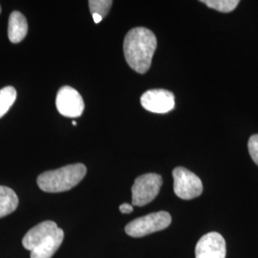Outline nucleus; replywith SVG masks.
I'll return each instance as SVG.
<instances>
[{
    "instance_id": "9",
    "label": "nucleus",
    "mask_w": 258,
    "mask_h": 258,
    "mask_svg": "<svg viewBox=\"0 0 258 258\" xmlns=\"http://www.w3.org/2000/svg\"><path fill=\"white\" fill-rule=\"evenodd\" d=\"M56 229L57 225L55 222L44 221L39 223L24 235L22 239L23 247L32 251L46 239L48 236H50Z\"/></svg>"
},
{
    "instance_id": "14",
    "label": "nucleus",
    "mask_w": 258,
    "mask_h": 258,
    "mask_svg": "<svg viewBox=\"0 0 258 258\" xmlns=\"http://www.w3.org/2000/svg\"><path fill=\"white\" fill-rule=\"evenodd\" d=\"M201 2L205 3L208 7L222 13H231L240 3L238 0H203Z\"/></svg>"
},
{
    "instance_id": "6",
    "label": "nucleus",
    "mask_w": 258,
    "mask_h": 258,
    "mask_svg": "<svg viewBox=\"0 0 258 258\" xmlns=\"http://www.w3.org/2000/svg\"><path fill=\"white\" fill-rule=\"evenodd\" d=\"M55 106L62 116L78 118L83 115L84 102L81 94L73 87L63 86L56 94Z\"/></svg>"
},
{
    "instance_id": "12",
    "label": "nucleus",
    "mask_w": 258,
    "mask_h": 258,
    "mask_svg": "<svg viewBox=\"0 0 258 258\" xmlns=\"http://www.w3.org/2000/svg\"><path fill=\"white\" fill-rule=\"evenodd\" d=\"M19 206V197L8 186L0 185V218L15 212Z\"/></svg>"
},
{
    "instance_id": "13",
    "label": "nucleus",
    "mask_w": 258,
    "mask_h": 258,
    "mask_svg": "<svg viewBox=\"0 0 258 258\" xmlns=\"http://www.w3.org/2000/svg\"><path fill=\"white\" fill-rule=\"evenodd\" d=\"M17 100V90L13 86L0 89V118H2Z\"/></svg>"
},
{
    "instance_id": "20",
    "label": "nucleus",
    "mask_w": 258,
    "mask_h": 258,
    "mask_svg": "<svg viewBox=\"0 0 258 258\" xmlns=\"http://www.w3.org/2000/svg\"><path fill=\"white\" fill-rule=\"evenodd\" d=\"M0 13H1V6H0Z\"/></svg>"
},
{
    "instance_id": "17",
    "label": "nucleus",
    "mask_w": 258,
    "mask_h": 258,
    "mask_svg": "<svg viewBox=\"0 0 258 258\" xmlns=\"http://www.w3.org/2000/svg\"><path fill=\"white\" fill-rule=\"evenodd\" d=\"M120 211L123 214H127L133 212V206L130 204L124 203L120 206Z\"/></svg>"
},
{
    "instance_id": "7",
    "label": "nucleus",
    "mask_w": 258,
    "mask_h": 258,
    "mask_svg": "<svg viewBox=\"0 0 258 258\" xmlns=\"http://www.w3.org/2000/svg\"><path fill=\"white\" fill-rule=\"evenodd\" d=\"M142 106L150 112L165 114L172 110L175 106L173 93L165 89H152L143 94L141 97Z\"/></svg>"
},
{
    "instance_id": "15",
    "label": "nucleus",
    "mask_w": 258,
    "mask_h": 258,
    "mask_svg": "<svg viewBox=\"0 0 258 258\" xmlns=\"http://www.w3.org/2000/svg\"><path fill=\"white\" fill-rule=\"evenodd\" d=\"M88 4H89V8H90L92 15L94 14L99 15L103 19L108 14L111 6L113 4V1H110V0H90L88 2Z\"/></svg>"
},
{
    "instance_id": "11",
    "label": "nucleus",
    "mask_w": 258,
    "mask_h": 258,
    "mask_svg": "<svg viewBox=\"0 0 258 258\" xmlns=\"http://www.w3.org/2000/svg\"><path fill=\"white\" fill-rule=\"evenodd\" d=\"M28 23L26 18L18 11L10 15L8 37L13 43H19L27 36Z\"/></svg>"
},
{
    "instance_id": "18",
    "label": "nucleus",
    "mask_w": 258,
    "mask_h": 258,
    "mask_svg": "<svg viewBox=\"0 0 258 258\" xmlns=\"http://www.w3.org/2000/svg\"><path fill=\"white\" fill-rule=\"evenodd\" d=\"M93 19H94V22L95 23H100L101 21L102 20V18L101 16H99V15H96V14H94L92 15Z\"/></svg>"
},
{
    "instance_id": "4",
    "label": "nucleus",
    "mask_w": 258,
    "mask_h": 258,
    "mask_svg": "<svg viewBox=\"0 0 258 258\" xmlns=\"http://www.w3.org/2000/svg\"><path fill=\"white\" fill-rule=\"evenodd\" d=\"M163 184L162 176L156 173H147L139 176L132 185V204L143 207L152 202L159 194Z\"/></svg>"
},
{
    "instance_id": "2",
    "label": "nucleus",
    "mask_w": 258,
    "mask_h": 258,
    "mask_svg": "<svg viewBox=\"0 0 258 258\" xmlns=\"http://www.w3.org/2000/svg\"><path fill=\"white\" fill-rule=\"evenodd\" d=\"M87 168L83 164L62 166L55 170L41 173L37 177L38 187L45 192H63L70 190L86 175Z\"/></svg>"
},
{
    "instance_id": "10",
    "label": "nucleus",
    "mask_w": 258,
    "mask_h": 258,
    "mask_svg": "<svg viewBox=\"0 0 258 258\" xmlns=\"http://www.w3.org/2000/svg\"><path fill=\"white\" fill-rule=\"evenodd\" d=\"M64 238V232L57 228L39 246L31 251V258H51L60 247Z\"/></svg>"
},
{
    "instance_id": "1",
    "label": "nucleus",
    "mask_w": 258,
    "mask_h": 258,
    "mask_svg": "<svg viewBox=\"0 0 258 258\" xmlns=\"http://www.w3.org/2000/svg\"><path fill=\"white\" fill-rule=\"evenodd\" d=\"M157 38L145 27L131 29L123 41V53L129 66L140 74L147 73L156 50Z\"/></svg>"
},
{
    "instance_id": "5",
    "label": "nucleus",
    "mask_w": 258,
    "mask_h": 258,
    "mask_svg": "<svg viewBox=\"0 0 258 258\" xmlns=\"http://www.w3.org/2000/svg\"><path fill=\"white\" fill-rule=\"evenodd\" d=\"M173 189L176 195L183 200H191L203 192L201 179L188 169L178 166L172 171Z\"/></svg>"
},
{
    "instance_id": "19",
    "label": "nucleus",
    "mask_w": 258,
    "mask_h": 258,
    "mask_svg": "<svg viewBox=\"0 0 258 258\" xmlns=\"http://www.w3.org/2000/svg\"><path fill=\"white\" fill-rule=\"evenodd\" d=\"M72 123H73V125H77V121H75V120L72 121Z\"/></svg>"
},
{
    "instance_id": "3",
    "label": "nucleus",
    "mask_w": 258,
    "mask_h": 258,
    "mask_svg": "<svg viewBox=\"0 0 258 258\" xmlns=\"http://www.w3.org/2000/svg\"><path fill=\"white\" fill-rule=\"evenodd\" d=\"M170 223L171 216L168 212H153L128 223L125 226V232L131 237L138 238L156 231H163Z\"/></svg>"
},
{
    "instance_id": "8",
    "label": "nucleus",
    "mask_w": 258,
    "mask_h": 258,
    "mask_svg": "<svg viewBox=\"0 0 258 258\" xmlns=\"http://www.w3.org/2000/svg\"><path fill=\"white\" fill-rule=\"evenodd\" d=\"M226 241L218 232H209L197 242L195 258L226 257Z\"/></svg>"
},
{
    "instance_id": "16",
    "label": "nucleus",
    "mask_w": 258,
    "mask_h": 258,
    "mask_svg": "<svg viewBox=\"0 0 258 258\" xmlns=\"http://www.w3.org/2000/svg\"><path fill=\"white\" fill-rule=\"evenodd\" d=\"M249 153L252 161L258 166V134L252 135L248 143Z\"/></svg>"
}]
</instances>
